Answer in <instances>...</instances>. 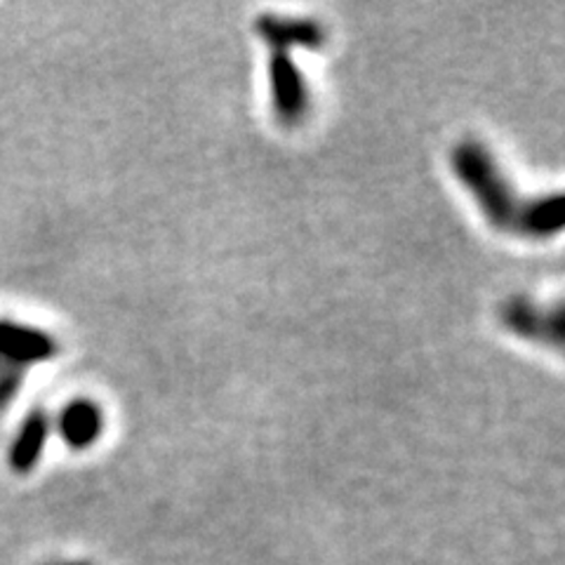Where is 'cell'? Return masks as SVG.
<instances>
[{
  "label": "cell",
  "mask_w": 565,
  "mask_h": 565,
  "mask_svg": "<svg viewBox=\"0 0 565 565\" xmlns=\"http://www.w3.org/2000/svg\"><path fill=\"white\" fill-rule=\"evenodd\" d=\"M259 39L271 47V52L292 50H318L326 45V29L313 20H297V17L264 14L255 24Z\"/></svg>",
  "instance_id": "obj_5"
},
{
  "label": "cell",
  "mask_w": 565,
  "mask_h": 565,
  "mask_svg": "<svg viewBox=\"0 0 565 565\" xmlns=\"http://www.w3.org/2000/svg\"><path fill=\"white\" fill-rule=\"evenodd\" d=\"M500 318L507 330L523 340H533V342H544L552 347H561L563 342V311L561 307L556 309H542L535 302H530L525 297H514L507 299Z\"/></svg>",
  "instance_id": "obj_4"
},
{
  "label": "cell",
  "mask_w": 565,
  "mask_h": 565,
  "mask_svg": "<svg viewBox=\"0 0 565 565\" xmlns=\"http://www.w3.org/2000/svg\"><path fill=\"white\" fill-rule=\"evenodd\" d=\"M60 353L57 340L50 332L12 318H0V363L26 370L47 363Z\"/></svg>",
  "instance_id": "obj_3"
},
{
  "label": "cell",
  "mask_w": 565,
  "mask_h": 565,
  "mask_svg": "<svg viewBox=\"0 0 565 565\" xmlns=\"http://www.w3.org/2000/svg\"><path fill=\"white\" fill-rule=\"evenodd\" d=\"M452 172L462 186L479 203L483 217L502 232H516V222L523 203L516 191L511 189L500 163L481 145V141L467 139L452 151Z\"/></svg>",
  "instance_id": "obj_1"
},
{
  "label": "cell",
  "mask_w": 565,
  "mask_h": 565,
  "mask_svg": "<svg viewBox=\"0 0 565 565\" xmlns=\"http://www.w3.org/2000/svg\"><path fill=\"white\" fill-rule=\"evenodd\" d=\"M66 565H74V563H66Z\"/></svg>",
  "instance_id": "obj_10"
},
{
  "label": "cell",
  "mask_w": 565,
  "mask_h": 565,
  "mask_svg": "<svg viewBox=\"0 0 565 565\" xmlns=\"http://www.w3.org/2000/svg\"><path fill=\"white\" fill-rule=\"evenodd\" d=\"M563 228V196L552 193V196H540L523 203L521 215L516 222V232L527 238H552Z\"/></svg>",
  "instance_id": "obj_8"
},
{
  "label": "cell",
  "mask_w": 565,
  "mask_h": 565,
  "mask_svg": "<svg viewBox=\"0 0 565 565\" xmlns=\"http://www.w3.org/2000/svg\"><path fill=\"white\" fill-rule=\"evenodd\" d=\"M271 104L282 126H297L309 111V90L302 71L288 52H271L269 62Z\"/></svg>",
  "instance_id": "obj_2"
},
{
  "label": "cell",
  "mask_w": 565,
  "mask_h": 565,
  "mask_svg": "<svg viewBox=\"0 0 565 565\" xmlns=\"http://www.w3.org/2000/svg\"><path fill=\"white\" fill-rule=\"evenodd\" d=\"M24 384V370L12 365H0V411L12 403Z\"/></svg>",
  "instance_id": "obj_9"
},
{
  "label": "cell",
  "mask_w": 565,
  "mask_h": 565,
  "mask_svg": "<svg viewBox=\"0 0 565 565\" xmlns=\"http://www.w3.org/2000/svg\"><path fill=\"white\" fill-rule=\"evenodd\" d=\"M0 365H3V363H0Z\"/></svg>",
  "instance_id": "obj_11"
},
{
  "label": "cell",
  "mask_w": 565,
  "mask_h": 565,
  "mask_svg": "<svg viewBox=\"0 0 565 565\" xmlns=\"http://www.w3.org/2000/svg\"><path fill=\"white\" fill-rule=\"evenodd\" d=\"M55 427L68 448L87 450L102 438L104 415H102L97 403L87 401V398H78V401H71L60 413Z\"/></svg>",
  "instance_id": "obj_6"
},
{
  "label": "cell",
  "mask_w": 565,
  "mask_h": 565,
  "mask_svg": "<svg viewBox=\"0 0 565 565\" xmlns=\"http://www.w3.org/2000/svg\"><path fill=\"white\" fill-rule=\"evenodd\" d=\"M52 431V422L45 411H31L22 424L17 429L12 446H10V467L17 473H29L35 469V465L41 462V457L45 452L47 438Z\"/></svg>",
  "instance_id": "obj_7"
}]
</instances>
